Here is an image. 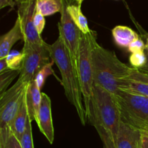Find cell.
Returning <instances> with one entry per match:
<instances>
[{"mask_svg": "<svg viewBox=\"0 0 148 148\" xmlns=\"http://www.w3.org/2000/svg\"><path fill=\"white\" fill-rule=\"evenodd\" d=\"M145 53H146V56H147V63H146V64L145 65L142 69H140V70L143 71V72L148 74V53H146L145 52Z\"/></svg>", "mask_w": 148, "mask_h": 148, "instance_id": "30", "label": "cell"}, {"mask_svg": "<svg viewBox=\"0 0 148 148\" xmlns=\"http://www.w3.org/2000/svg\"><path fill=\"white\" fill-rule=\"evenodd\" d=\"M121 90L148 97V74L133 68L130 75L123 80Z\"/></svg>", "mask_w": 148, "mask_h": 148, "instance_id": "11", "label": "cell"}, {"mask_svg": "<svg viewBox=\"0 0 148 148\" xmlns=\"http://www.w3.org/2000/svg\"><path fill=\"white\" fill-rule=\"evenodd\" d=\"M112 35L116 44L121 48H127L138 38L139 35L130 27L117 25L112 30Z\"/></svg>", "mask_w": 148, "mask_h": 148, "instance_id": "16", "label": "cell"}, {"mask_svg": "<svg viewBox=\"0 0 148 148\" xmlns=\"http://www.w3.org/2000/svg\"><path fill=\"white\" fill-rule=\"evenodd\" d=\"M140 148H148V130H140Z\"/></svg>", "mask_w": 148, "mask_h": 148, "instance_id": "27", "label": "cell"}, {"mask_svg": "<svg viewBox=\"0 0 148 148\" xmlns=\"http://www.w3.org/2000/svg\"><path fill=\"white\" fill-rule=\"evenodd\" d=\"M30 118L28 117L26 124V130L24 134L22 137L20 143L23 148H34L33 141V134H32V127Z\"/></svg>", "mask_w": 148, "mask_h": 148, "instance_id": "22", "label": "cell"}, {"mask_svg": "<svg viewBox=\"0 0 148 148\" xmlns=\"http://www.w3.org/2000/svg\"><path fill=\"white\" fill-rule=\"evenodd\" d=\"M62 7V0H38L37 2V10L44 17L60 12Z\"/></svg>", "mask_w": 148, "mask_h": 148, "instance_id": "17", "label": "cell"}, {"mask_svg": "<svg viewBox=\"0 0 148 148\" xmlns=\"http://www.w3.org/2000/svg\"><path fill=\"white\" fill-rule=\"evenodd\" d=\"M0 148H23L10 130H0Z\"/></svg>", "mask_w": 148, "mask_h": 148, "instance_id": "18", "label": "cell"}, {"mask_svg": "<svg viewBox=\"0 0 148 148\" xmlns=\"http://www.w3.org/2000/svg\"><path fill=\"white\" fill-rule=\"evenodd\" d=\"M20 70H12V69H7L0 73V95L7 90V88L12 82L18 75L20 76Z\"/></svg>", "mask_w": 148, "mask_h": 148, "instance_id": "19", "label": "cell"}, {"mask_svg": "<svg viewBox=\"0 0 148 148\" xmlns=\"http://www.w3.org/2000/svg\"><path fill=\"white\" fill-rule=\"evenodd\" d=\"M101 140H102L103 148H116L115 140L111 133L101 127H95Z\"/></svg>", "mask_w": 148, "mask_h": 148, "instance_id": "24", "label": "cell"}, {"mask_svg": "<svg viewBox=\"0 0 148 148\" xmlns=\"http://www.w3.org/2000/svg\"><path fill=\"white\" fill-rule=\"evenodd\" d=\"M46 25V21H45L44 16L37 10L36 8V14L34 16V25L37 30L38 33L41 36V33L43 32V29Z\"/></svg>", "mask_w": 148, "mask_h": 148, "instance_id": "25", "label": "cell"}, {"mask_svg": "<svg viewBox=\"0 0 148 148\" xmlns=\"http://www.w3.org/2000/svg\"><path fill=\"white\" fill-rule=\"evenodd\" d=\"M21 23L17 17L13 27L0 37V59H5L12 50V46L20 40H23Z\"/></svg>", "mask_w": 148, "mask_h": 148, "instance_id": "13", "label": "cell"}, {"mask_svg": "<svg viewBox=\"0 0 148 148\" xmlns=\"http://www.w3.org/2000/svg\"><path fill=\"white\" fill-rule=\"evenodd\" d=\"M22 52L24 54V59L18 79L29 83L35 79L39 71L49 63L50 45L45 41L38 44L24 43Z\"/></svg>", "mask_w": 148, "mask_h": 148, "instance_id": "6", "label": "cell"}, {"mask_svg": "<svg viewBox=\"0 0 148 148\" xmlns=\"http://www.w3.org/2000/svg\"><path fill=\"white\" fill-rule=\"evenodd\" d=\"M83 1H84V0H76L77 3V4H79V6H81V5H82V3L83 2Z\"/></svg>", "mask_w": 148, "mask_h": 148, "instance_id": "33", "label": "cell"}, {"mask_svg": "<svg viewBox=\"0 0 148 148\" xmlns=\"http://www.w3.org/2000/svg\"><path fill=\"white\" fill-rule=\"evenodd\" d=\"M62 7L60 12L61 19L58 24L59 31V36H60L64 40L66 49L69 51L72 62L77 66L78 49L82 32L77 27L66 11V0H62Z\"/></svg>", "mask_w": 148, "mask_h": 148, "instance_id": "8", "label": "cell"}, {"mask_svg": "<svg viewBox=\"0 0 148 148\" xmlns=\"http://www.w3.org/2000/svg\"><path fill=\"white\" fill-rule=\"evenodd\" d=\"M14 1H15L16 4H17V5H19L20 4H21V3L24 2V1H27V0H14Z\"/></svg>", "mask_w": 148, "mask_h": 148, "instance_id": "32", "label": "cell"}, {"mask_svg": "<svg viewBox=\"0 0 148 148\" xmlns=\"http://www.w3.org/2000/svg\"><path fill=\"white\" fill-rule=\"evenodd\" d=\"M24 54L23 52L16 50H11L6 57L7 65L12 70H20L23 65Z\"/></svg>", "mask_w": 148, "mask_h": 148, "instance_id": "20", "label": "cell"}, {"mask_svg": "<svg viewBox=\"0 0 148 148\" xmlns=\"http://www.w3.org/2000/svg\"><path fill=\"white\" fill-rule=\"evenodd\" d=\"M28 111H27V103H26V93L24 97L19 111L13 119L10 126V130L11 132L14 134V137L20 141L22 137L24 134L26 130L27 119H28Z\"/></svg>", "mask_w": 148, "mask_h": 148, "instance_id": "15", "label": "cell"}, {"mask_svg": "<svg viewBox=\"0 0 148 148\" xmlns=\"http://www.w3.org/2000/svg\"><path fill=\"white\" fill-rule=\"evenodd\" d=\"M51 59L56 64L62 76V84L69 102L75 108L82 125L87 121L85 108L82 103V93L77 67L73 63L69 51L62 38L50 45Z\"/></svg>", "mask_w": 148, "mask_h": 148, "instance_id": "1", "label": "cell"}, {"mask_svg": "<svg viewBox=\"0 0 148 148\" xmlns=\"http://www.w3.org/2000/svg\"><path fill=\"white\" fill-rule=\"evenodd\" d=\"M132 69L121 62L113 51L95 43L92 50L94 84L116 95L121 91L123 80Z\"/></svg>", "mask_w": 148, "mask_h": 148, "instance_id": "2", "label": "cell"}, {"mask_svg": "<svg viewBox=\"0 0 148 148\" xmlns=\"http://www.w3.org/2000/svg\"><path fill=\"white\" fill-rule=\"evenodd\" d=\"M7 69H10L8 67V65H7L6 58L5 59H0V73L7 70Z\"/></svg>", "mask_w": 148, "mask_h": 148, "instance_id": "29", "label": "cell"}, {"mask_svg": "<svg viewBox=\"0 0 148 148\" xmlns=\"http://www.w3.org/2000/svg\"><path fill=\"white\" fill-rule=\"evenodd\" d=\"M130 62L134 69H142L147 63V56L145 51L132 53L130 57Z\"/></svg>", "mask_w": 148, "mask_h": 148, "instance_id": "23", "label": "cell"}, {"mask_svg": "<svg viewBox=\"0 0 148 148\" xmlns=\"http://www.w3.org/2000/svg\"><path fill=\"white\" fill-rule=\"evenodd\" d=\"M16 4L14 0H0V8L2 9L5 7H14Z\"/></svg>", "mask_w": 148, "mask_h": 148, "instance_id": "28", "label": "cell"}, {"mask_svg": "<svg viewBox=\"0 0 148 148\" xmlns=\"http://www.w3.org/2000/svg\"><path fill=\"white\" fill-rule=\"evenodd\" d=\"M36 121L40 132L46 137L50 144L54 140V128L51 113V101L49 95L42 92V101Z\"/></svg>", "mask_w": 148, "mask_h": 148, "instance_id": "10", "label": "cell"}, {"mask_svg": "<svg viewBox=\"0 0 148 148\" xmlns=\"http://www.w3.org/2000/svg\"><path fill=\"white\" fill-rule=\"evenodd\" d=\"M116 96L121 121L137 130H148V97L124 90Z\"/></svg>", "mask_w": 148, "mask_h": 148, "instance_id": "5", "label": "cell"}, {"mask_svg": "<svg viewBox=\"0 0 148 148\" xmlns=\"http://www.w3.org/2000/svg\"><path fill=\"white\" fill-rule=\"evenodd\" d=\"M28 83L18 79L17 82L0 95V130H10L25 95Z\"/></svg>", "mask_w": 148, "mask_h": 148, "instance_id": "7", "label": "cell"}, {"mask_svg": "<svg viewBox=\"0 0 148 148\" xmlns=\"http://www.w3.org/2000/svg\"><path fill=\"white\" fill-rule=\"evenodd\" d=\"M94 127H101L111 133L115 140L121 123L116 96L93 84L88 121Z\"/></svg>", "mask_w": 148, "mask_h": 148, "instance_id": "3", "label": "cell"}, {"mask_svg": "<svg viewBox=\"0 0 148 148\" xmlns=\"http://www.w3.org/2000/svg\"><path fill=\"white\" fill-rule=\"evenodd\" d=\"M97 42V33L91 30L90 33H82L77 54V72L80 82L82 97L85 103L87 121L90 116V102L93 87L92 50Z\"/></svg>", "mask_w": 148, "mask_h": 148, "instance_id": "4", "label": "cell"}, {"mask_svg": "<svg viewBox=\"0 0 148 148\" xmlns=\"http://www.w3.org/2000/svg\"><path fill=\"white\" fill-rule=\"evenodd\" d=\"M145 52L148 53V36L146 39V43H145Z\"/></svg>", "mask_w": 148, "mask_h": 148, "instance_id": "31", "label": "cell"}, {"mask_svg": "<svg viewBox=\"0 0 148 148\" xmlns=\"http://www.w3.org/2000/svg\"><path fill=\"white\" fill-rule=\"evenodd\" d=\"M53 63H54V62L52 61L51 62H49L47 64L45 65V66L39 71L38 73L37 74V75H36V77H35V80H36L38 86V88H40V90L43 88L47 77L52 75V74L54 75L53 70L52 69V66H53Z\"/></svg>", "mask_w": 148, "mask_h": 148, "instance_id": "21", "label": "cell"}, {"mask_svg": "<svg viewBox=\"0 0 148 148\" xmlns=\"http://www.w3.org/2000/svg\"><path fill=\"white\" fill-rule=\"evenodd\" d=\"M145 49V43L140 38L134 40L128 47L129 51L132 53L139 51H143Z\"/></svg>", "mask_w": 148, "mask_h": 148, "instance_id": "26", "label": "cell"}, {"mask_svg": "<svg viewBox=\"0 0 148 148\" xmlns=\"http://www.w3.org/2000/svg\"><path fill=\"white\" fill-rule=\"evenodd\" d=\"M42 101V92L38 86L36 80L29 82L26 90V103H27L28 116L30 121H36L39 108Z\"/></svg>", "mask_w": 148, "mask_h": 148, "instance_id": "14", "label": "cell"}, {"mask_svg": "<svg viewBox=\"0 0 148 148\" xmlns=\"http://www.w3.org/2000/svg\"><path fill=\"white\" fill-rule=\"evenodd\" d=\"M115 144L116 148H140V130L121 121Z\"/></svg>", "mask_w": 148, "mask_h": 148, "instance_id": "12", "label": "cell"}, {"mask_svg": "<svg viewBox=\"0 0 148 148\" xmlns=\"http://www.w3.org/2000/svg\"><path fill=\"white\" fill-rule=\"evenodd\" d=\"M37 2L38 0H27L18 5L17 17L20 20L24 36L23 41L25 43L38 44L44 41L34 25Z\"/></svg>", "mask_w": 148, "mask_h": 148, "instance_id": "9", "label": "cell"}]
</instances>
